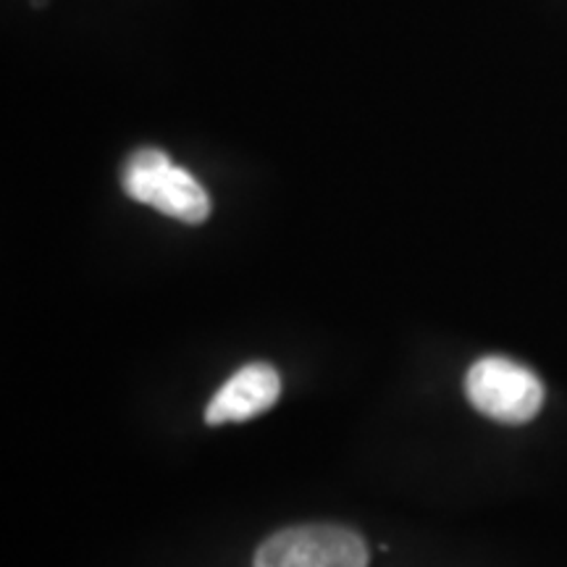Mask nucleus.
<instances>
[{
	"mask_svg": "<svg viewBox=\"0 0 567 567\" xmlns=\"http://www.w3.org/2000/svg\"><path fill=\"white\" fill-rule=\"evenodd\" d=\"M363 536L344 526H295L266 538L252 567H368Z\"/></svg>",
	"mask_w": 567,
	"mask_h": 567,
	"instance_id": "3",
	"label": "nucleus"
},
{
	"mask_svg": "<svg viewBox=\"0 0 567 567\" xmlns=\"http://www.w3.org/2000/svg\"><path fill=\"white\" fill-rule=\"evenodd\" d=\"M465 394L478 413L507 425L534 421L544 405L542 379L530 368L496 354L471 365Z\"/></svg>",
	"mask_w": 567,
	"mask_h": 567,
	"instance_id": "2",
	"label": "nucleus"
},
{
	"mask_svg": "<svg viewBox=\"0 0 567 567\" xmlns=\"http://www.w3.org/2000/svg\"><path fill=\"white\" fill-rule=\"evenodd\" d=\"M124 193L163 216L184 224H203L210 216V197L187 168L174 166L158 147L134 151L122 172Z\"/></svg>",
	"mask_w": 567,
	"mask_h": 567,
	"instance_id": "1",
	"label": "nucleus"
},
{
	"mask_svg": "<svg viewBox=\"0 0 567 567\" xmlns=\"http://www.w3.org/2000/svg\"><path fill=\"white\" fill-rule=\"evenodd\" d=\"M281 394V375L268 363H250L239 368L226 384L218 389L205 410V423L224 425L266 413Z\"/></svg>",
	"mask_w": 567,
	"mask_h": 567,
	"instance_id": "4",
	"label": "nucleus"
}]
</instances>
